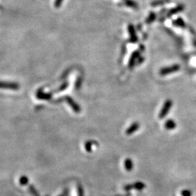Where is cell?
Here are the masks:
<instances>
[{"label": "cell", "mask_w": 196, "mask_h": 196, "mask_svg": "<svg viewBox=\"0 0 196 196\" xmlns=\"http://www.w3.org/2000/svg\"><path fill=\"white\" fill-rule=\"evenodd\" d=\"M172 101L170 100H166V102H164V105L163 107H162V109L161 110V112L159 113V119H164V118H165L167 115V114H168L169 110H170V109L171 107H172Z\"/></svg>", "instance_id": "1"}, {"label": "cell", "mask_w": 196, "mask_h": 196, "mask_svg": "<svg viewBox=\"0 0 196 196\" xmlns=\"http://www.w3.org/2000/svg\"><path fill=\"white\" fill-rule=\"evenodd\" d=\"M180 70V66L178 64H175V65H172L171 66L166 67V68H163L160 71V74L161 76H166L169 75L170 73L177 72V71Z\"/></svg>", "instance_id": "2"}, {"label": "cell", "mask_w": 196, "mask_h": 196, "mask_svg": "<svg viewBox=\"0 0 196 196\" xmlns=\"http://www.w3.org/2000/svg\"><path fill=\"white\" fill-rule=\"evenodd\" d=\"M66 100L67 103L68 104V105L72 108V110L74 111L75 113H79L81 112V108H80V106L72 99V98L69 96H67L66 97Z\"/></svg>", "instance_id": "3"}, {"label": "cell", "mask_w": 196, "mask_h": 196, "mask_svg": "<svg viewBox=\"0 0 196 196\" xmlns=\"http://www.w3.org/2000/svg\"><path fill=\"white\" fill-rule=\"evenodd\" d=\"M184 7H184V4H182L176 6L175 7L172 8L171 10L169 11L168 13H167V17H169L172 16V15H176V14H177V13L182 12V11H184Z\"/></svg>", "instance_id": "4"}, {"label": "cell", "mask_w": 196, "mask_h": 196, "mask_svg": "<svg viewBox=\"0 0 196 196\" xmlns=\"http://www.w3.org/2000/svg\"><path fill=\"white\" fill-rule=\"evenodd\" d=\"M128 32L130 36V42H131V43H136V42L138 41V38H137V34H136L135 28L133 26V25H131V24L129 25Z\"/></svg>", "instance_id": "5"}, {"label": "cell", "mask_w": 196, "mask_h": 196, "mask_svg": "<svg viewBox=\"0 0 196 196\" xmlns=\"http://www.w3.org/2000/svg\"><path fill=\"white\" fill-rule=\"evenodd\" d=\"M140 57V51L139 50H136L132 53L130 59V61H129V67L130 68H132L133 66L135 65L136 61Z\"/></svg>", "instance_id": "6"}, {"label": "cell", "mask_w": 196, "mask_h": 196, "mask_svg": "<svg viewBox=\"0 0 196 196\" xmlns=\"http://www.w3.org/2000/svg\"><path fill=\"white\" fill-rule=\"evenodd\" d=\"M140 129V124L138 122H135L131 125L130 126L127 130L126 131V134L127 135H131L135 132L136 131H137Z\"/></svg>", "instance_id": "7"}, {"label": "cell", "mask_w": 196, "mask_h": 196, "mask_svg": "<svg viewBox=\"0 0 196 196\" xmlns=\"http://www.w3.org/2000/svg\"><path fill=\"white\" fill-rule=\"evenodd\" d=\"M164 127L167 130H173L177 127V124H176L175 121L173 119H168L165 122Z\"/></svg>", "instance_id": "8"}, {"label": "cell", "mask_w": 196, "mask_h": 196, "mask_svg": "<svg viewBox=\"0 0 196 196\" xmlns=\"http://www.w3.org/2000/svg\"><path fill=\"white\" fill-rule=\"evenodd\" d=\"M134 167V164L132 160L131 159H126L124 161V168L127 171H132Z\"/></svg>", "instance_id": "9"}, {"label": "cell", "mask_w": 196, "mask_h": 196, "mask_svg": "<svg viewBox=\"0 0 196 196\" xmlns=\"http://www.w3.org/2000/svg\"><path fill=\"white\" fill-rule=\"evenodd\" d=\"M173 25L180 28H184L186 26L185 22L184 21V20L182 19V17H178V18L174 20V21H173Z\"/></svg>", "instance_id": "10"}, {"label": "cell", "mask_w": 196, "mask_h": 196, "mask_svg": "<svg viewBox=\"0 0 196 196\" xmlns=\"http://www.w3.org/2000/svg\"><path fill=\"white\" fill-rule=\"evenodd\" d=\"M97 142H95L94 141H86L85 142V145H84V147H85V150L86 152L91 153L92 150V145H96Z\"/></svg>", "instance_id": "11"}, {"label": "cell", "mask_w": 196, "mask_h": 196, "mask_svg": "<svg viewBox=\"0 0 196 196\" xmlns=\"http://www.w3.org/2000/svg\"><path fill=\"white\" fill-rule=\"evenodd\" d=\"M133 188L136 189L137 190H142L145 188V184L142 182H137L133 184Z\"/></svg>", "instance_id": "12"}, {"label": "cell", "mask_w": 196, "mask_h": 196, "mask_svg": "<svg viewBox=\"0 0 196 196\" xmlns=\"http://www.w3.org/2000/svg\"><path fill=\"white\" fill-rule=\"evenodd\" d=\"M124 4H125L126 6H127L131 8L136 9L138 7L137 4L136 3L134 0H125V1H124Z\"/></svg>", "instance_id": "13"}, {"label": "cell", "mask_w": 196, "mask_h": 196, "mask_svg": "<svg viewBox=\"0 0 196 196\" xmlns=\"http://www.w3.org/2000/svg\"><path fill=\"white\" fill-rule=\"evenodd\" d=\"M28 182H29V179H28V177L27 176H21L19 179V183L21 184V185L22 186H26L28 184Z\"/></svg>", "instance_id": "14"}, {"label": "cell", "mask_w": 196, "mask_h": 196, "mask_svg": "<svg viewBox=\"0 0 196 196\" xmlns=\"http://www.w3.org/2000/svg\"><path fill=\"white\" fill-rule=\"evenodd\" d=\"M155 18H156V14H155V13H154V12H150V14H149L148 17H147V19L145 21L146 23L150 24L151 23H153V22L155 20Z\"/></svg>", "instance_id": "15"}, {"label": "cell", "mask_w": 196, "mask_h": 196, "mask_svg": "<svg viewBox=\"0 0 196 196\" xmlns=\"http://www.w3.org/2000/svg\"><path fill=\"white\" fill-rule=\"evenodd\" d=\"M28 190H29V193L32 194V196H40L39 192H38L37 190L33 184H30L29 187H28Z\"/></svg>", "instance_id": "16"}, {"label": "cell", "mask_w": 196, "mask_h": 196, "mask_svg": "<svg viewBox=\"0 0 196 196\" xmlns=\"http://www.w3.org/2000/svg\"><path fill=\"white\" fill-rule=\"evenodd\" d=\"M168 2H169V0H155V1L152 2V6L157 7L159 5H162V4Z\"/></svg>", "instance_id": "17"}, {"label": "cell", "mask_w": 196, "mask_h": 196, "mask_svg": "<svg viewBox=\"0 0 196 196\" xmlns=\"http://www.w3.org/2000/svg\"><path fill=\"white\" fill-rule=\"evenodd\" d=\"M182 196H192V192L189 190H183L181 192Z\"/></svg>", "instance_id": "18"}, {"label": "cell", "mask_w": 196, "mask_h": 196, "mask_svg": "<svg viewBox=\"0 0 196 196\" xmlns=\"http://www.w3.org/2000/svg\"><path fill=\"white\" fill-rule=\"evenodd\" d=\"M78 195L79 196H84V190L82 187L79 184L78 185Z\"/></svg>", "instance_id": "19"}, {"label": "cell", "mask_w": 196, "mask_h": 196, "mask_svg": "<svg viewBox=\"0 0 196 196\" xmlns=\"http://www.w3.org/2000/svg\"><path fill=\"white\" fill-rule=\"evenodd\" d=\"M63 0H55V7H60L61 6L62 2Z\"/></svg>", "instance_id": "20"}, {"label": "cell", "mask_w": 196, "mask_h": 196, "mask_svg": "<svg viewBox=\"0 0 196 196\" xmlns=\"http://www.w3.org/2000/svg\"><path fill=\"white\" fill-rule=\"evenodd\" d=\"M124 190L125 191H130L131 190H132L133 188V184H127V185L124 186Z\"/></svg>", "instance_id": "21"}, {"label": "cell", "mask_w": 196, "mask_h": 196, "mask_svg": "<svg viewBox=\"0 0 196 196\" xmlns=\"http://www.w3.org/2000/svg\"><path fill=\"white\" fill-rule=\"evenodd\" d=\"M68 83H65V84H63V85H62V86L61 88H60V91H63V90H66V89L68 87Z\"/></svg>", "instance_id": "22"}, {"label": "cell", "mask_w": 196, "mask_h": 196, "mask_svg": "<svg viewBox=\"0 0 196 196\" xmlns=\"http://www.w3.org/2000/svg\"><path fill=\"white\" fill-rule=\"evenodd\" d=\"M59 196H64L63 195H59Z\"/></svg>", "instance_id": "23"}, {"label": "cell", "mask_w": 196, "mask_h": 196, "mask_svg": "<svg viewBox=\"0 0 196 196\" xmlns=\"http://www.w3.org/2000/svg\"><path fill=\"white\" fill-rule=\"evenodd\" d=\"M124 1H125V0H124Z\"/></svg>", "instance_id": "24"}]
</instances>
